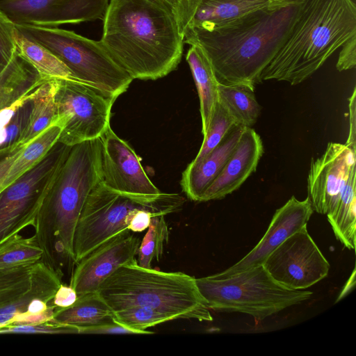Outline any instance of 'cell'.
Instances as JSON below:
<instances>
[{
	"instance_id": "ba28073f",
	"label": "cell",
	"mask_w": 356,
	"mask_h": 356,
	"mask_svg": "<svg viewBox=\"0 0 356 356\" xmlns=\"http://www.w3.org/2000/svg\"><path fill=\"white\" fill-rule=\"evenodd\" d=\"M15 25L26 37L42 44L58 58L76 80L118 97L134 80L115 62L100 40H92L57 27Z\"/></svg>"
},
{
	"instance_id": "8d00e7d4",
	"label": "cell",
	"mask_w": 356,
	"mask_h": 356,
	"mask_svg": "<svg viewBox=\"0 0 356 356\" xmlns=\"http://www.w3.org/2000/svg\"><path fill=\"white\" fill-rule=\"evenodd\" d=\"M80 334H148L154 332L133 330L115 321L112 323L81 329Z\"/></svg>"
},
{
	"instance_id": "9a60e30c",
	"label": "cell",
	"mask_w": 356,
	"mask_h": 356,
	"mask_svg": "<svg viewBox=\"0 0 356 356\" xmlns=\"http://www.w3.org/2000/svg\"><path fill=\"white\" fill-rule=\"evenodd\" d=\"M140 243L139 238L129 231L104 242L76 264L70 285L78 296L97 291L121 266L136 260Z\"/></svg>"
},
{
	"instance_id": "3957f363",
	"label": "cell",
	"mask_w": 356,
	"mask_h": 356,
	"mask_svg": "<svg viewBox=\"0 0 356 356\" xmlns=\"http://www.w3.org/2000/svg\"><path fill=\"white\" fill-rule=\"evenodd\" d=\"M102 181L101 138L73 145L38 211L33 227L40 261L61 277L74 264V235L83 207Z\"/></svg>"
},
{
	"instance_id": "d6986e66",
	"label": "cell",
	"mask_w": 356,
	"mask_h": 356,
	"mask_svg": "<svg viewBox=\"0 0 356 356\" xmlns=\"http://www.w3.org/2000/svg\"><path fill=\"white\" fill-rule=\"evenodd\" d=\"M245 127L236 125L220 143L201 161L191 162L182 173L181 185L187 197L200 201L201 196L217 178L235 149Z\"/></svg>"
},
{
	"instance_id": "d6a6232c",
	"label": "cell",
	"mask_w": 356,
	"mask_h": 356,
	"mask_svg": "<svg viewBox=\"0 0 356 356\" xmlns=\"http://www.w3.org/2000/svg\"><path fill=\"white\" fill-rule=\"evenodd\" d=\"M33 265L0 269V308L14 301L29 288Z\"/></svg>"
},
{
	"instance_id": "60d3db41",
	"label": "cell",
	"mask_w": 356,
	"mask_h": 356,
	"mask_svg": "<svg viewBox=\"0 0 356 356\" xmlns=\"http://www.w3.org/2000/svg\"><path fill=\"white\" fill-rule=\"evenodd\" d=\"M155 216L162 215L146 209L137 210L131 218L128 225L129 230L133 232H141L145 230L149 227L152 218Z\"/></svg>"
},
{
	"instance_id": "603a6c76",
	"label": "cell",
	"mask_w": 356,
	"mask_h": 356,
	"mask_svg": "<svg viewBox=\"0 0 356 356\" xmlns=\"http://www.w3.org/2000/svg\"><path fill=\"white\" fill-rule=\"evenodd\" d=\"M45 80L17 50L0 74V111L32 92Z\"/></svg>"
},
{
	"instance_id": "ee69618b",
	"label": "cell",
	"mask_w": 356,
	"mask_h": 356,
	"mask_svg": "<svg viewBox=\"0 0 356 356\" xmlns=\"http://www.w3.org/2000/svg\"><path fill=\"white\" fill-rule=\"evenodd\" d=\"M271 1L281 3V4H284V5H289V4L302 1L303 0H271Z\"/></svg>"
},
{
	"instance_id": "ac0fdd59",
	"label": "cell",
	"mask_w": 356,
	"mask_h": 356,
	"mask_svg": "<svg viewBox=\"0 0 356 356\" xmlns=\"http://www.w3.org/2000/svg\"><path fill=\"white\" fill-rule=\"evenodd\" d=\"M263 153L259 135L252 127H245L221 172L204 192L200 202L220 200L236 191L256 171Z\"/></svg>"
},
{
	"instance_id": "44dd1931",
	"label": "cell",
	"mask_w": 356,
	"mask_h": 356,
	"mask_svg": "<svg viewBox=\"0 0 356 356\" xmlns=\"http://www.w3.org/2000/svg\"><path fill=\"white\" fill-rule=\"evenodd\" d=\"M186 59L199 95L202 133L204 135L218 102V82L209 58L199 44H191Z\"/></svg>"
},
{
	"instance_id": "d4e9b609",
	"label": "cell",
	"mask_w": 356,
	"mask_h": 356,
	"mask_svg": "<svg viewBox=\"0 0 356 356\" xmlns=\"http://www.w3.org/2000/svg\"><path fill=\"white\" fill-rule=\"evenodd\" d=\"M355 170L350 174L335 208L327 214L336 238L349 250H355L356 243Z\"/></svg>"
},
{
	"instance_id": "52a82bcc",
	"label": "cell",
	"mask_w": 356,
	"mask_h": 356,
	"mask_svg": "<svg viewBox=\"0 0 356 356\" xmlns=\"http://www.w3.org/2000/svg\"><path fill=\"white\" fill-rule=\"evenodd\" d=\"M195 280L210 310L243 313L258 321L305 302L312 295L309 291L282 286L263 265L227 278L216 279L210 275Z\"/></svg>"
},
{
	"instance_id": "6da1fadb",
	"label": "cell",
	"mask_w": 356,
	"mask_h": 356,
	"mask_svg": "<svg viewBox=\"0 0 356 356\" xmlns=\"http://www.w3.org/2000/svg\"><path fill=\"white\" fill-rule=\"evenodd\" d=\"M100 40L133 79L156 80L177 69L184 36L175 0H109Z\"/></svg>"
},
{
	"instance_id": "e0dca14e",
	"label": "cell",
	"mask_w": 356,
	"mask_h": 356,
	"mask_svg": "<svg viewBox=\"0 0 356 356\" xmlns=\"http://www.w3.org/2000/svg\"><path fill=\"white\" fill-rule=\"evenodd\" d=\"M283 6L271 0H175L181 34L188 27L218 28L256 10Z\"/></svg>"
},
{
	"instance_id": "277c9868",
	"label": "cell",
	"mask_w": 356,
	"mask_h": 356,
	"mask_svg": "<svg viewBox=\"0 0 356 356\" xmlns=\"http://www.w3.org/2000/svg\"><path fill=\"white\" fill-rule=\"evenodd\" d=\"M354 35L356 6L352 0H305L286 41L261 80L299 84Z\"/></svg>"
},
{
	"instance_id": "f35d334b",
	"label": "cell",
	"mask_w": 356,
	"mask_h": 356,
	"mask_svg": "<svg viewBox=\"0 0 356 356\" xmlns=\"http://www.w3.org/2000/svg\"><path fill=\"white\" fill-rule=\"evenodd\" d=\"M26 145L17 143L8 147L0 149V191L2 183L11 165Z\"/></svg>"
},
{
	"instance_id": "836d02e7",
	"label": "cell",
	"mask_w": 356,
	"mask_h": 356,
	"mask_svg": "<svg viewBox=\"0 0 356 356\" xmlns=\"http://www.w3.org/2000/svg\"><path fill=\"white\" fill-rule=\"evenodd\" d=\"M114 318L116 322L140 331L175 319L170 314L145 307H133L115 312Z\"/></svg>"
},
{
	"instance_id": "7bdbcfd3",
	"label": "cell",
	"mask_w": 356,
	"mask_h": 356,
	"mask_svg": "<svg viewBox=\"0 0 356 356\" xmlns=\"http://www.w3.org/2000/svg\"><path fill=\"white\" fill-rule=\"evenodd\" d=\"M355 270L353 271V277L349 279V280L348 281L346 286L343 289V291L342 292L340 293L339 296V298L337 299V301L342 298L344 296H346V294L350 291V289H352V286H354L355 284Z\"/></svg>"
},
{
	"instance_id": "7a4b0ae2",
	"label": "cell",
	"mask_w": 356,
	"mask_h": 356,
	"mask_svg": "<svg viewBox=\"0 0 356 356\" xmlns=\"http://www.w3.org/2000/svg\"><path fill=\"white\" fill-rule=\"evenodd\" d=\"M304 2L258 10L218 28L188 27L184 42L203 49L218 83L254 88L286 41Z\"/></svg>"
},
{
	"instance_id": "1f68e13d",
	"label": "cell",
	"mask_w": 356,
	"mask_h": 356,
	"mask_svg": "<svg viewBox=\"0 0 356 356\" xmlns=\"http://www.w3.org/2000/svg\"><path fill=\"white\" fill-rule=\"evenodd\" d=\"M235 126L236 124L233 118L224 106L218 102L207 131L203 135L200 149L192 162L196 163L204 158L220 143Z\"/></svg>"
},
{
	"instance_id": "5bb4252c",
	"label": "cell",
	"mask_w": 356,
	"mask_h": 356,
	"mask_svg": "<svg viewBox=\"0 0 356 356\" xmlns=\"http://www.w3.org/2000/svg\"><path fill=\"white\" fill-rule=\"evenodd\" d=\"M100 138L102 181L106 186L135 195H154L161 193L145 172L140 157L111 127Z\"/></svg>"
},
{
	"instance_id": "2e32d148",
	"label": "cell",
	"mask_w": 356,
	"mask_h": 356,
	"mask_svg": "<svg viewBox=\"0 0 356 356\" xmlns=\"http://www.w3.org/2000/svg\"><path fill=\"white\" fill-rule=\"evenodd\" d=\"M313 211L308 197L299 200L292 196L276 210L264 236L249 253L227 269L211 276L216 279L227 278L262 265L268 256L284 241L307 225Z\"/></svg>"
},
{
	"instance_id": "4fadbf2b",
	"label": "cell",
	"mask_w": 356,
	"mask_h": 356,
	"mask_svg": "<svg viewBox=\"0 0 356 356\" xmlns=\"http://www.w3.org/2000/svg\"><path fill=\"white\" fill-rule=\"evenodd\" d=\"M355 152L346 144L330 142L322 155L312 159L307 191L314 211L327 215L334 210L355 169Z\"/></svg>"
},
{
	"instance_id": "83f0119b",
	"label": "cell",
	"mask_w": 356,
	"mask_h": 356,
	"mask_svg": "<svg viewBox=\"0 0 356 356\" xmlns=\"http://www.w3.org/2000/svg\"><path fill=\"white\" fill-rule=\"evenodd\" d=\"M62 127L56 123L51 124L29 143L11 165L1 191L40 162L58 141Z\"/></svg>"
},
{
	"instance_id": "e575fe53",
	"label": "cell",
	"mask_w": 356,
	"mask_h": 356,
	"mask_svg": "<svg viewBox=\"0 0 356 356\" xmlns=\"http://www.w3.org/2000/svg\"><path fill=\"white\" fill-rule=\"evenodd\" d=\"M79 327L58 323L54 320L35 324H8L0 327V334L6 333H43L79 334Z\"/></svg>"
},
{
	"instance_id": "ffe728a7",
	"label": "cell",
	"mask_w": 356,
	"mask_h": 356,
	"mask_svg": "<svg viewBox=\"0 0 356 356\" xmlns=\"http://www.w3.org/2000/svg\"><path fill=\"white\" fill-rule=\"evenodd\" d=\"M62 277L41 261L34 264L29 288L14 301L0 308V327L9 324L17 316L27 312L29 305L37 298L51 302L61 283Z\"/></svg>"
},
{
	"instance_id": "484cf974",
	"label": "cell",
	"mask_w": 356,
	"mask_h": 356,
	"mask_svg": "<svg viewBox=\"0 0 356 356\" xmlns=\"http://www.w3.org/2000/svg\"><path fill=\"white\" fill-rule=\"evenodd\" d=\"M218 102L227 110L236 125L252 127L261 113L254 88L245 84L218 85Z\"/></svg>"
},
{
	"instance_id": "4316f807",
	"label": "cell",
	"mask_w": 356,
	"mask_h": 356,
	"mask_svg": "<svg viewBox=\"0 0 356 356\" xmlns=\"http://www.w3.org/2000/svg\"><path fill=\"white\" fill-rule=\"evenodd\" d=\"M15 42L19 54L30 63L44 79H73L68 67L42 44L15 31Z\"/></svg>"
},
{
	"instance_id": "d590c367",
	"label": "cell",
	"mask_w": 356,
	"mask_h": 356,
	"mask_svg": "<svg viewBox=\"0 0 356 356\" xmlns=\"http://www.w3.org/2000/svg\"><path fill=\"white\" fill-rule=\"evenodd\" d=\"M15 31V24L0 10V74L10 63L17 51Z\"/></svg>"
},
{
	"instance_id": "f546056e",
	"label": "cell",
	"mask_w": 356,
	"mask_h": 356,
	"mask_svg": "<svg viewBox=\"0 0 356 356\" xmlns=\"http://www.w3.org/2000/svg\"><path fill=\"white\" fill-rule=\"evenodd\" d=\"M42 255L35 235L24 238L17 234L0 246V269L32 265L40 261Z\"/></svg>"
},
{
	"instance_id": "4dcf8cb0",
	"label": "cell",
	"mask_w": 356,
	"mask_h": 356,
	"mask_svg": "<svg viewBox=\"0 0 356 356\" xmlns=\"http://www.w3.org/2000/svg\"><path fill=\"white\" fill-rule=\"evenodd\" d=\"M165 216L152 218L148 230L138 248V264L146 268H152L154 260L159 261L164 245L168 243L169 229Z\"/></svg>"
},
{
	"instance_id": "8fae6325",
	"label": "cell",
	"mask_w": 356,
	"mask_h": 356,
	"mask_svg": "<svg viewBox=\"0 0 356 356\" xmlns=\"http://www.w3.org/2000/svg\"><path fill=\"white\" fill-rule=\"evenodd\" d=\"M271 277L282 286L304 290L325 278L330 264L302 227L275 248L262 264Z\"/></svg>"
},
{
	"instance_id": "74e56055",
	"label": "cell",
	"mask_w": 356,
	"mask_h": 356,
	"mask_svg": "<svg viewBox=\"0 0 356 356\" xmlns=\"http://www.w3.org/2000/svg\"><path fill=\"white\" fill-rule=\"evenodd\" d=\"M336 64L339 72L350 70L356 65V35L348 39L341 47Z\"/></svg>"
},
{
	"instance_id": "9c48e42d",
	"label": "cell",
	"mask_w": 356,
	"mask_h": 356,
	"mask_svg": "<svg viewBox=\"0 0 356 356\" xmlns=\"http://www.w3.org/2000/svg\"><path fill=\"white\" fill-rule=\"evenodd\" d=\"M54 123L62 130L58 141L73 146L100 138L110 127L118 96L73 79H56Z\"/></svg>"
},
{
	"instance_id": "7402d4cb",
	"label": "cell",
	"mask_w": 356,
	"mask_h": 356,
	"mask_svg": "<svg viewBox=\"0 0 356 356\" xmlns=\"http://www.w3.org/2000/svg\"><path fill=\"white\" fill-rule=\"evenodd\" d=\"M53 320L79 330L115 322L114 312L97 291L79 296L67 308H56ZM80 334V332H79Z\"/></svg>"
},
{
	"instance_id": "ab89813d",
	"label": "cell",
	"mask_w": 356,
	"mask_h": 356,
	"mask_svg": "<svg viewBox=\"0 0 356 356\" xmlns=\"http://www.w3.org/2000/svg\"><path fill=\"white\" fill-rule=\"evenodd\" d=\"M78 294L70 285L61 284L56 291L51 303L56 308H67L72 306L76 300Z\"/></svg>"
},
{
	"instance_id": "8992f818",
	"label": "cell",
	"mask_w": 356,
	"mask_h": 356,
	"mask_svg": "<svg viewBox=\"0 0 356 356\" xmlns=\"http://www.w3.org/2000/svg\"><path fill=\"white\" fill-rule=\"evenodd\" d=\"M185 202L178 193L130 195L101 181L88 195L77 222L73 241L74 264L104 242L129 231L128 225L137 210L146 209L165 216L179 211Z\"/></svg>"
},
{
	"instance_id": "7c38bea8",
	"label": "cell",
	"mask_w": 356,
	"mask_h": 356,
	"mask_svg": "<svg viewBox=\"0 0 356 356\" xmlns=\"http://www.w3.org/2000/svg\"><path fill=\"white\" fill-rule=\"evenodd\" d=\"M109 0H0L15 24L57 27L103 19Z\"/></svg>"
},
{
	"instance_id": "5b68a950",
	"label": "cell",
	"mask_w": 356,
	"mask_h": 356,
	"mask_svg": "<svg viewBox=\"0 0 356 356\" xmlns=\"http://www.w3.org/2000/svg\"><path fill=\"white\" fill-rule=\"evenodd\" d=\"M97 291L114 312L145 307L170 314L175 319L213 321L195 277L181 272L141 267L137 260L121 266Z\"/></svg>"
},
{
	"instance_id": "f1b7e54d",
	"label": "cell",
	"mask_w": 356,
	"mask_h": 356,
	"mask_svg": "<svg viewBox=\"0 0 356 356\" xmlns=\"http://www.w3.org/2000/svg\"><path fill=\"white\" fill-rule=\"evenodd\" d=\"M31 93L0 111V149L18 143L31 113Z\"/></svg>"
},
{
	"instance_id": "b9f144b4",
	"label": "cell",
	"mask_w": 356,
	"mask_h": 356,
	"mask_svg": "<svg viewBox=\"0 0 356 356\" xmlns=\"http://www.w3.org/2000/svg\"><path fill=\"white\" fill-rule=\"evenodd\" d=\"M349 134L346 145L356 149V90L354 88L349 98Z\"/></svg>"
},
{
	"instance_id": "30bf717a",
	"label": "cell",
	"mask_w": 356,
	"mask_h": 356,
	"mask_svg": "<svg viewBox=\"0 0 356 356\" xmlns=\"http://www.w3.org/2000/svg\"><path fill=\"white\" fill-rule=\"evenodd\" d=\"M70 148L57 141L40 162L0 191V246L26 227L34 226Z\"/></svg>"
},
{
	"instance_id": "cb8c5ba5",
	"label": "cell",
	"mask_w": 356,
	"mask_h": 356,
	"mask_svg": "<svg viewBox=\"0 0 356 356\" xmlns=\"http://www.w3.org/2000/svg\"><path fill=\"white\" fill-rule=\"evenodd\" d=\"M56 79H47L31 92V113L18 143L28 144L54 123L56 118Z\"/></svg>"
}]
</instances>
